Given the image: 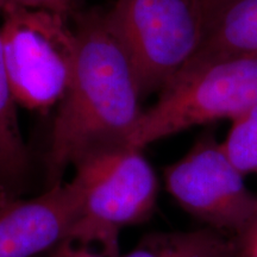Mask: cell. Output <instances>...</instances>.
Wrapping results in <instances>:
<instances>
[{"label":"cell","mask_w":257,"mask_h":257,"mask_svg":"<svg viewBox=\"0 0 257 257\" xmlns=\"http://www.w3.org/2000/svg\"><path fill=\"white\" fill-rule=\"evenodd\" d=\"M75 32L78 57L51 131L47 188L62 184L67 169L83 157L130 146L144 112L137 75L106 14L80 16Z\"/></svg>","instance_id":"6da1fadb"},{"label":"cell","mask_w":257,"mask_h":257,"mask_svg":"<svg viewBox=\"0 0 257 257\" xmlns=\"http://www.w3.org/2000/svg\"><path fill=\"white\" fill-rule=\"evenodd\" d=\"M74 167L83 202L67 239L96 244L108 257H120V230L143 223L155 210L159 182L154 168L142 149L130 146L93 153Z\"/></svg>","instance_id":"7a4b0ae2"},{"label":"cell","mask_w":257,"mask_h":257,"mask_svg":"<svg viewBox=\"0 0 257 257\" xmlns=\"http://www.w3.org/2000/svg\"><path fill=\"white\" fill-rule=\"evenodd\" d=\"M257 105V57L186 66L143 112L130 146L144 149L195 125L233 119Z\"/></svg>","instance_id":"3957f363"},{"label":"cell","mask_w":257,"mask_h":257,"mask_svg":"<svg viewBox=\"0 0 257 257\" xmlns=\"http://www.w3.org/2000/svg\"><path fill=\"white\" fill-rule=\"evenodd\" d=\"M0 37L18 106L47 112L59 106L75 70L78 36L66 16L17 5L0 6Z\"/></svg>","instance_id":"277c9868"},{"label":"cell","mask_w":257,"mask_h":257,"mask_svg":"<svg viewBox=\"0 0 257 257\" xmlns=\"http://www.w3.org/2000/svg\"><path fill=\"white\" fill-rule=\"evenodd\" d=\"M106 17L144 95L162 91L182 72L207 30L199 0H117Z\"/></svg>","instance_id":"5b68a950"},{"label":"cell","mask_w":257,"mask_h":257,"mask_svg":"<svg viewBox=\"0 0 257 257\" xmlns=\"http://www.w3.org/2000/svg\"><path fill=\"white\" fill-rule=\"evenodd\" d=\"M165 182L180 206L218 232L240 239L257 220V195L213 135L199 138L184 157L167 167Z\"/></svg>","instance_id":"8992f818"},{"label":"cell","mask_w":257,"mask_h":257,"mask_svg":"<svg viewBox=\"0 0 257 257\" xmlns=\"http://www.w3.org/2000/svg\"><path fill=\"white\" fill-rule=\"evenodd\" d=\"M78 180L47 188L36 198L0 207V257H35L68 238L81 213Z\"/></svg>","instance_id":"52a82bcc"},{"label":"cell","mask_w":257,"mask_h":257,"mask_svg":"<svg viewBox=\"0 0 257 257\" xmlns=\"http://www.w3.org/2000/svg\"><path fill=\"white\" fill-rule=\"evenodd\" d=\"M226 57H257V0H231L224 6L187 66Z\"/></svg>","instance_id":"ba28073f"},{"label":"cell","mask_w":257,"mask_h":257,"mask_svg":"<svg viewBox=\"0 0 257 257\" xmlns=\"http://www.w3.org/2000/svg\"><path fill=\"white\" fill-rule=\"evenodd\" d=\"M17 106L0 37V187L11 195L29 172V153L19 127Z\"/></svg>","instance_id":"9c48e42d"},{"label":"cell","mask_w":257,"mask_h":257,"mask_svg":"<svg viewBox=\"0 0 257 257\" xmlns=\"http://www.w3.org/2000/svg\"><path fill=\"white\" fill-rule=\"evenodd\" d=\"M238 244L213 229L155 232L121 257H236Z\"/></svg>","instance_id":"30bf717a"},{"label":"cell","mask_w":257,"mask_h":257,"mask_svg":"<svg viewBox=\"0 0 257 257\" xmlns=\"http://www.w3.org/2000/svg\"><path fill=\"white\" fill-rule=\"evenodd\" d=\"M221 147L244 176L257 174V105L231 119L230 131Z\"/></svg>","instance_id":"8fae6325"},{"label":"cell","mask_w":257,"mask_h":257,"mask_svg":"<svg viewBox=\"0 0 257 257\" xmlns=\"http://www.w3.org/2000/svg\"><path fill=\"white\" fill-rule=\"evenodd\" d=\"M76 0H0L2 5H17L32 10H44L67 16L72 11Z\"/></svg>","instance_id":"7c38bea8"},{"label":"cell","mask_w":257,"mask_h":257,"mask_svg":"<svg viewBox=\"0 0 257 257\" xmlns=\"http://www.w3.org/2000/svg\"><path fill=\"white\" fill-rule=\"evenodd\" d=\"M92 246L72 239H64L56 246L51 257H108L101 250L95 251Z\"/></svg>","instance_id":"4fadbf2b"},{"label":"cell","mask_w":257,"mask_h":257,"mask_svg":"<svg viewBox=\"0 0 257 257\" xmlns=\"http://www.w3.org/2000/svg\"><path fill=\"white\" fill-rule=\"evenodd\" d=\"M239 240L238 250L242 256L257 257V220Z\"/></svg>","instance_id":"5bb4252c"},{"label":"cell","mask_w":257,"mask_h":257,"mask_svg":"<svg viewBox=\"0 0 257 257\" xmlns=\"http://www.w3.org/2000/svg\"><path fill=\"white\" fill-rule=\"evenodd\" d=\"M204 10L205 17H206L207 27L210 22L221 11L224 6H226L231 0H199Z\"/></svg>","instance_id":"9a60e30c"},{"label":"cell","mask_w":257,"mask_h":257,"mask_svg":"<svg viewBox=\"0 0 257 257\" xmlns=\"http://www.w3.org/2000/svg\"><path fill=\"white\" fill-rule=\"evenodd\" d=\"M12 195L10 194L8 191H5L4 188L0 187V207L4 206L6 202H9L10 200H12Z\"/></svg>","instance_id":"2e32d148"}]
</instances>
